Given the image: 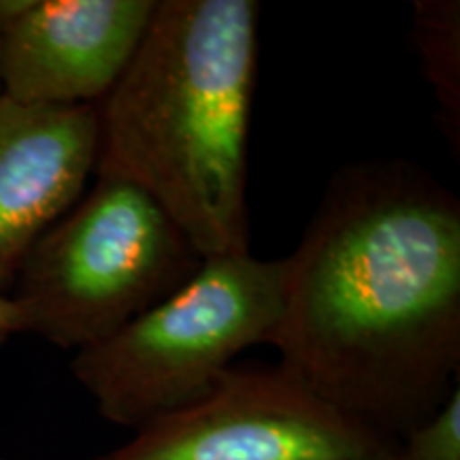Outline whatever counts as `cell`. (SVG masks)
<instances>
[{
    "mask_svg": "<svg viewBox=\"0 0 460 460\" xmlns=\"http://www.w3.org/2000/svg\"><path fill=\"white\" fill-rule=\"evenodd\" d=\"M286 261L271 343L343 416L388 437L458 390L460 200L407 160L332 177Z\"/></svg>",
    "mask_w": 460,
    "mask_h": 460,
    "instance_id": "cell-1",
    "label": "cell"
},
{
    "mask_svg": "<svg viewBox=\"0 0 460 460\" xmlns=\"http://www.w3.org/2000/svg\"><path fill=\"white\" fill-rule=\"evenodd\" d=\"M258 13L254 0H158L128 68L96 105L94 175L139 186L203 258L250 252Z\"/></svg>",
    "mask_w": 460,
    "mask_h": 460,
    "instance_id": "cell-2",
    "label": "cell"
},
{
    "mask_svg": "<svg viewBox=\"0 0 460 460\" xmlns=\"http://www.w3.org/2000/svg\"><path fill=\"white\" fill-rule=\"evenodd\" d=\"M94 177L90 192L31 247L9 295L22 335L73 352L164 301L205 261L139 186Z\"/></svg>",
    "mask_w": 460,
    "mask_h": 460,
    "instance_id": "cell-3",
    "label": "cell"
},
{
    "mask_svg": "<svg viewBox=\"0 0 460 460\" xmlns=\"http://www.w3.org/2000/svg\"><path fill=\"white\" fill-rule=\"evenodd\" d=\"M284 279V258H205L180 290L75 352L73 377L109 424L146 427L205 394L247 348L271 343Z\"/></svg>",
    "mask_w": 460,
    "mask_h": 460,
    "instance_id": "cell-4",
    "label": "cell"
},
{
    "mask_svg": "<svg viewBox=\"0 0 460 460\" xmlns=\"http://www.w3.org/2000/svg\"><path fill=\"white\" fill-rule=\"evenodd\" d=\"M88 460H399V441L343 416L279 362L233 365L199 399Z\"/></svg>",
    "mask_w": 460,
    "mask_h": 460,
    "instance_id": "cell-5",
    "label": "cell"
},
{
    "mask_svg": "<svg viewBox=\"0 0 460 460\" xmlns=\"http://www.w3.org/2000/svg\"><path fill=\"white\" fill-rule=\"evenodd\" d=\"M158 0H31L3 34V94L99 105L119 82Z\"/></svg>",
    "mask_w": 460,
    "mask_h": 460,
    "instance_id": "cell-6",
    "label": "cell"
},
{
    "mask_svg": "<svg viewBox=\"0 0 460 460\" xmlns=\"http://www.w3.org/2000/svg\"><path fill=\"white\" fill-rule=\"evenodd\" d=\"M99 156V107L0 94V284L84 197Z\"/></svg>",
    "mask_w": 460,
    "mask_h": 460,
    "instance_id": "cell-7",
    "label": "cell"
},
{
    "mask_svg": "<svg viewBox=\"0 0 460 460\" xmlns=\"http://www.w3.org/2000/svg\"><path fill=\"white\" fill-rule=\"evenodd\" d=\"M413 43L439 105V122L454 149L460 146V4L456 0H418L413 4Z\"/></svg>",
    "mask_w": 460,
    "mask_h": 460,
    "instance_id": "cell-8",
    "label": "cell"
},
{
    "mask_svg": "<svg viewBox=\"0 0 460 460\" xmlns=\"http://www.w3.org/2000/svg\"><path fill=\"white\" fill-rule=\"evenodd\" d=\"M399 460H460V388L399 441Z\"/></svg>",
    "mask_w": 460,
    "mask_h": 460,
    "instance_id": "cell-9",
    "label": "cell"
},
{
    "mask_svg": "<svg viewBox=\"0 0 460 460\" xmlns=\"http://www.w3.org/2000/svg\"><path fill=\"white\" fill-rule=\"evenodd\" d=\"M13 335H22L20 315L9 295H4V286L0 284V345L7 343Z\"/></svg>",
    "mask_w": 460,
    "mask_h": 460,
    "instance_id": "cell-10",
    "label": "cell"
},
{
    "mask_svg": "<svg viewBox=\"0 0 460 460\" xmlns=\"http://www.w3.org/2000/svg\"><path fill=\"white\" fill-rule=\"evenodd\" d=\"M3 26H0V94H3Z\"/></svg>",
    "mask_w": 460,
    "mask_h": 460,
    "instance_id": "cell-11",
    "label": "cell"
},
{
    "mask_svg": "<svg viewBox=\"0 0 460 460\" xmlns=\"http://www.w3.org/2000/svg\"><path fill=\"white\" fill-rule=\"evenodd\" d=\"M0 460H11V458H0Z\"/></svg>",
    "mask_w": 460,
    "mask_h": 460,
    "instance_id": "cell-12",
    "label": "cell"
}]
</instances>
